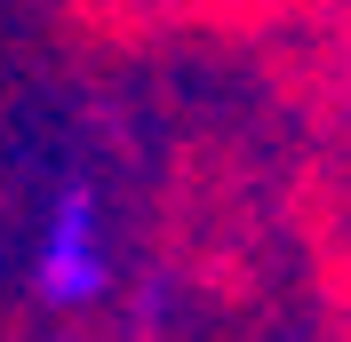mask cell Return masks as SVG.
I'll list each match as a JSON object with an SVG mask.
<instances>
[{"mask_svg":"<svg viewBox=\"0 0 351 342\" xmlns=\"http://www.w3.org/2000/svg\"><path fill=\"white\" fill-rule=\"evenodd\" d=\"M120 287V263H112V223H104V192L72 175L56 183L40 207V231H32V302L72 319V311H96V302Z\"/></svg>","mask_w":351,"mask_h":342,"instance_id":"obj_1","label":"cell"},{"mask_svg":"<svg viewBox=\"0 0 351 342\" xmlns=\"http://www.w3.org/2000/svg\"><path fill=\"white\" fill-rule=\"evenodd\" d=\"M168 319H176V271H136V287H128V334H168Z\"/></svg>","mask_w":351,"mask_h":342,"instance_id":"obj_2","label":"cell"},{"mask_svg":"<svg viewBox=\"0 0 351 342\" xmlns=\"http://www.w3.org/2000/svg\"><path fill=\"white\" fill-rule=\"evenodd\" d=\"M343 88H351V72H343Z\"/></svg>","mask_w":351,"mask_h":342,"instance_id":"obj_3","label":"cell"},{"mask_svg":"<svg viewBox=\"0 0 351 342\" xmlns=\"http://www.w3.org/2000/svg\"><path fill=\"white\" fill-rule=\"evenodd\" d=\"M64 342H80V334H64Z\"/></svg>","mask_w":351,"mask_h":342,"instance_id":"obj_4","label":"cell"}]
</instances>
